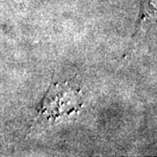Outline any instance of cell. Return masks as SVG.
Returning a JSON list of instances; mask_svg holds the SVG:
<instances>
[{"mask_svg": "<svg viewBox=\"0 0 157 157\" xmlns=\"http://www.w3.org/2000/svg\"><path fill=\"white\" fill-rule=\"evenodd\" d=\"M78 101V94L76 90H73L67 86H59L55 85L54 88H51L43 101V105L39 114L48 115V119L52 117H58L64 113H69L72 111L65 105H62V102L65 101Z\"/></svg>", "mask_w": 157, "mask_h": 157, "instance_id": "6da1fadb", "label": "cell"}]
</instances>
